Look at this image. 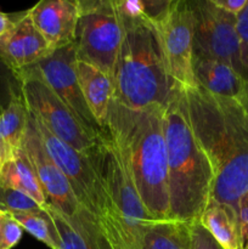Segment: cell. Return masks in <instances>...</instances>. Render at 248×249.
<instances>
[{
  "label": "cell",
  "instance_id": "25",
  "mask_svg": "<svg viewBox=\"0 0 248 249\" xmlns=\"http://www.w3.org/2000/svg\"><path fill=\"white\" fill-rule=\"evenodd\" d=\"M237 33L240 39L241 74L248 87V4L237 16Z\"/></svg>",
  "mask_w": 248,
  "mask_h": 249
},
{
  "label": "cell",
  "instance_id": "32",
  "mask_svg": "<svg viewBox=\"0 0 248 249\" xmlns=\"http://www.w3.org/2000/svg\"><path fill=\"white\" fill-rule=\"evenodd\" d=\"M5 215H6V213H5V212L0 211V249H5L4 248V242H2V226H4Z\"/></svg>",
  "mask_w": 248,
  "mask_h": 249
},
{
  "label": "cell",
  "instance_id": "2",
  "mask_svg": "<svg viewBox=\"0 0 248 249\" xmlns=\"http://www.w3.org/2000/svg\"><path fill=\"white\" fill-rule=\"evenodd\" d=\"M163 109H131L112 100L106 123L155 221L170 220Z\"/></svg>",
  "mask_w": 248,
  "mask_h": 249
},
{
  "label": "cell",
  "instance_id": "26",
  "mask_svg": "<svg viewBox=\"0 0 248 249\" xmlns=\"http://www.w3.org/2000/svg\"><path fill=\"white\" fill-rule=\"evenodd\" d=\"M190 249H223L213 236L199 224L198 220L191 223V248Z\"/></svg>",
  "mask_w": 248,
  "mask_h": 249
},
{
  "label": "cell",
  "instance_id": "9",
  "mask_svg": "<svg viewBox=\"0 0 248 249\" xmlns=\"http://www.w3.org/2000/svg\"><path fill=\"white\" fill-rule=\"evenodd\" d=\"M169 78L182 90L197 88L194 72V26L191 0H172L153 22Z\"/></svg>",
  "mask_w": 248,
  "mask_h": 249
},
{
  "label": "cell",
  "instance_id": "10",
  "mask_svg": "<svg viewBox=\"0 0 248 249\" xmlns=\"http://www.w3.org/2000/svg\"><path fill=\"white\" fill-rule=\"evenodd\" d=\"M191 10L194 57L221 61L241 74L237 16L219 9L212 0H191Z\"/></svg>",
  "mask_w": 248,
  "mask_h": 249
},
{
  "label": "cell",
  "instance_id": "16",
  "mask_svg": "<svg viewBox=\"0 0 248 249\" xmlns=\"http://www.w3.org/2000/svg\"><path fill=\"white\" fill-rule=\"evenodd\" d=\"M194 72L197 87L211 94L237 99L245 92L246 83L242 75L228 63L194 57Z\"/></svg>",
  "mask_w": 248,
  "mask_h": 249
},
{
  "label": "cell",
  "instance_id": "7",
  "mask_svg": "<svg viewBox=\"0 0 248 249\" xmlns=\"http://www.w3.org/2000/svg\"><path fill=\"white\" fill-rule=\"evenodd\" d=\"M28 111L51 134L77 151L89 153L101 136L90 133L44 80L36 66L16 73Z\"/></svg>",
  "mask_w": 248,
  "mask_h": 249
},
{
  "label": "cell",
  "instance_id": "15",
  "mask_svg": "<svg viewBox=\"0 0 248 249\" xmlns=\"http://www.w3.org/2000/svg\"><path fill=\"white\" fill-rule=\"evenodd\" d=\"M78 83L90 113L102 130H106L107 116L113 100V83L111 77L96 66L84 61L75 62Z\"/></svg>",
  "mask_w": 248,
  "mask_h": 249
},
{
  "label": "cell",
  "instance_id": "22",
  "mask_svg": "<svg viewBox=\"0 0 248 249\" xmlns=\"http://www.w3.org/2000/svg\"><path fill=\"white\" fill-rule=\"evenodd\" d=\"M12 216L18 221L23 230L31 233L34 238L50 249H60V233L48 207L45 206L41 211L34 213L14 214Z\"/></svg>",
  "mask_w": 248,
  "mask_h": 249
},
{
  "label": "cell",
  "instance_id": "24",
  "mask_svg": "<svg viewBox=\"0 0 248 249\" xmlns=\"http://www.w3.org/2000/svg\"><path fill=\"white\" fill-rule=\"evenodd\" d=\"M22 94L21 80L6 63L0 58V107H5Z\"/></svg>",
  "mask_w": 248,
  "mask_h": 249
},
{
  "label": "cell",
  "instance_id": "30",
  "mask_svg": "<svg viewBox=\"0 0 248 249\" xmlns=\"http://www.w3.org/2000/svg\"><path fill=\"white\" fill-rule=\"evenodd\" d=\"M236 209H237L238 219H240L241 224V231H242L243 241H245V237L248 235V190L240 198Z\"/></svg>",
  "mask_w": 248,
  "mask_h": 249
},
{
  "label": "cell",
  "instance_id": "17",
  "mask_svg": "<svg viewBox=\"0 0 248 249\" xmlns=\"http://www.w3.org/2000/svg\"><path fill=\"white\" fill-rule=\"evenodd\" d=\"M46 207L60 233V249H101V230L87 209L82 208L74 218L70 219L49 204Z\"/></svg>",
  "mask_w": 248,
  "mask_h": 249
},
{
  "label": "cell",
  "instance_id": "6",
  "mask_svg": "<svg viewBox=\"0 0 248 249\" xmlns=\"http://www.w3.org/2000/svg\"><path fill=\"white\" fill-rule=\"evenodd\" d=\"M80 15L75 33L77 60L96 66L113 75L124 28L113 0H79Z\"/></svg>",
  "mask_w": 248,
  "mask_h": 249
},
{
  "label": "cell",
  "instance_id": "18",
  "mask_svg": "<svg viewBox=\"0 0 248 249\" xmlns=\"http://www.w3.org/2000/svg\"><path fill=\"white\" fill-rule=\"evenodd\" d=\"M197 220L223 249H243L245 241L235 207L211 199Z\"/></svg>",
  "mask_w": 248,
  "mask_h": 249
},
{
  "label": "cell",
  "instance_id": "33",
  "mask_svg": "<svg viewBox=\"0 0 248 249\" xmlns=\"http://www.w3.org/2000/svg\"><path fill=\"white\" fill-rule=\"evenodd\" d=\"M100 245H101V249H113L111 247V245L108 243V241L106 240L104 235L101 232V237H100Z\"/></svg>",
  "mask_w": 248,
  "mask_h": 249
},
{
  "label": "cell",
  "instance_id": "1",
  "mask_svg": "<svg viewBox=\"0 0 248 249\" xmlns=\"http://www.w3.org/2000/svg\"><path fill=\"white\" fill-rule=\"evenodd\" d=\"M190 122L213 165L212 199L237 207L248 190V88L237 99L182 90Z\"/></svg>",
  "mask_w": 248,
  "mask_h": 249
},
{
  "label": "cell",
  "instance_id": "27",
  "mask_svg": "<svg viewBox=\"0 0 248 249\" xmlns=\"http://www.w3.org/2000/svg\"><path fill=\"white\" fill-rule=\"evenodd\" d=\"M122 19H138L146 16L145 1L141 0H113Z\"/></svg>",
  "mask_w": 248,
  "mask_h": 249
},
{
  "label": "cell",
  "instance_id": "19",
  "mask_svg": "<svg viewBox=\"0 0 248 249\" xmlns=\"http://www.w3.org/2000/svg\"><path fill=\"white\" fill-rule=\"evenodd\" d=\"M29 112L23 94L0 107V167L21 150L28 126Z\"/></svg>",
  "mask_w": 248,
  "mask_h": 249
},
{
  "label": "cell",
  "instance_id": "5",
  "mask_svg": "<svg viewBox=\"0 0 248 249\" xmlns=\"http://www.w3.org/2000/svg\"><path fill=\"white\" fill-rule=\"evenodd\" d=\"M107 201V215L99 228L113 249H131L143 229L155 223L143 206L123 153L105 131L89 153Z\"/></svg>",
  "mask_w": 248,
  "mask_h": 249
},
{
  "label": "cell",
  "instance_id": "8",
  "mask_svg": "<svg viewBox=\"0 0 248 249\" xmlns=\"http://www.w3.org/2000/svg\"><path fill=\"white\" fill-rule=\"evenodd\" d=\"M31 114V113H29ZM43 145L70 182L75 198L96 220L97 225L107 215V201L94 163L88 153L73 148L51 134L31 114Z\"/></svg>",
  "mask_w": 248,
  "mask_h": 249
},
{
  "label": "cell",
  "instance_id": "29",
  "mask_svg": "<svg viewBox=\"0 0 248 249\" xmlns=\"http://www.w3.org/2000/svg\"><path fill=\"white\" fill-rule=\"evenodd\" d=\"M212 1L219 9L235 16H238L248 4V0H212Z\"/></svg>",
  "mask_w": 248,
  "mask_h": 249
},
{
  "label": "cell",
  "instance_id": "20",
  "mask_svg": "<svg viewBox=\"0 0 248 249\" xmlns=\"http://www.w3.org/2000/svg\"><path fill=\"white\" fill-rule=\"evenodd\" d=\"M0 186L18 190L32 197L41 207L48 206L45 192L23 147L0 167Z\"/></svg>",
  "mask_w": 248,
  "mask_h": 249
},
{
  "label": "cell",
  "instance_id": "21",
  "mask_svg": "<svg viewBox=\"0 0 248 249\" xmlns=\"http://www.w3.org/2000/svg\"><path fill=\"white\" fill-rule=\"evenodd\" d=\"M191 223L155 221L143 229L140 240L131 249H190Z\"/></svg>",
  "mask_w": 248,
  "mask_h": 249
},
{
  "label": "cell",
  "instance_id": "3",
  "mask_svg": "<svg viewBox=\"0 0 248 249\" xmlns=\"http://www.w3.org/2000/svg\"><path fill=\"white\" fill-rule=\"evenodd\" d=\"M168 158L170 220L192 223L212 199L213 165L197 139L182 89L175 87L163 109Z\"/></svg>",
  "mask_w": 248,
  "mask_h": 249
},
{
  "label": "cell",
  "instance_id": "12",
  "mask_svg": "<svg viewBox=\"0 0 248 249\" xmlns=\"http://www.w3.org/2000/svg\"><path fill=\"white\" fill-rule=\"evenodd\" d=\"M22 147L35 170L36 178L45 192L49 206L67 218H74L83 207L75 198L68 180L44 147L31 114Z\"/></svg>",
  "mask_w": 248,
  "mask_h": 249
},
{
  "label": "cell",
  "instance_id": "31",
  "mask_svg": "<svg viewBox=\"0 0 248 249\" xmlns=\"http://www.w3.org/2000/svg\"><path fill=\"white\" fill-rule=\"evenodd\" d=\"M23 12H17V14H5L0 11V36H4L15 23L17 19L22 16Z\"/></svg>",
  "mask_w": 248,
  "mask_h": 249
},
{
  "label": "cell",
  "instance_id": "34",
  "mask_svg": "<svg viewBox=\"0 0 248 249\" xmlns=\"http://www.w3.org/2000/svg\"><path fill=\"white\" fill-rule=\"evenodd\" d=\"M243 249H248V235L245 237V245H243Z\"/></svg>",
  "mask_w": 248,
  "mask_h": 249
},
{
  "label": "cell",
  "instance_id": "13",
  "mask_svg": "<svg viewBox=\"0 0 248 249\" xmlns=\"http://www.w3.org/2000/svg\"><path fill=\"white\" fill-rule=\"evenodd\" d=\"M53 51L50 44L34 26L28 10L0 36V58L15 73L38 65Z\"/></svg>",
  "mask_w": 248,
  "mask_h": 249
},
{
  "label": "cell",
  "instance_id": "23",
  "mask_svg": "<svg viewBox=\"0 0 248 249\" xmlns=\"http://www.w3.org/2000/svg\"><path fill=\"white\" fill-rule=\"evenodd\" d=\"M44 207L18 190L0 186V211L9 214H27L41 211Z\"/></svg>",
  "mask_w": 248,
  "mask_h": 249
},
{
  "label": "cell",
  "instance_id": "11",
  "mask_svg": "<svg viewBox=\"0 0 248 249\" xmlns=\"http://www.w3.org/2000/svg\"><path fill=\"white\" fill-rule=\"evenodd\" d=\"M75 62L77 56L74 44H72L65 48L56 49L35 66L49 87L72 111L78 121L90 133L101 136L106 130L100 128L88 108L78 83Z\"/></svg>",
  "mask_w": 248,
  "mask_h": 249
},
{
  "label": "cell",
  "instance_id": "28",
  "mask_svg": "<svg viewBox=\"0 0 248 249\" xmlns=\"http://www.w3.org/2000/svg\"><path fill=\"white\" fill-rule=\"evenodd\" d=\"M23 231V228L19 225L18 221L11 214L6 213L4 220V226H2V242H4V248H14L21 241Z\"/></svg>",
  "mask_w": 248,
  "mask_h": 249
},
{
  "label": "cell",
  "instance_id": "4",
  "mask_svg": "<svg viewBox=\"0 0 248 249\" xmlns=\"http://www.w3.org/2000/svg\"><path fill=\"white\" fill-rule=\"evenodd\" d=\"M121 21L124 36L112 75L113 100L131 109L163 108L175 85L167 72L157 29L147 17Z\"/></svg>",
  "mask_w": 248,
  "mask_h": 249
},
{
  "label": "cell",
  "instance_id": "14",
  "mask_svg": "<svg viewBox=\"0 0 248 249\" xmlns=\"http://www.w3.org/2000/svg\"><path fill=\"white\" fill-rule=\"evenodd\" d=\"M28 11L34 26L53 50L74 44L79 0H41Z\"/></svg>",
  "mask_w": 248,
  "mask_h": 249
}]
</instances>
